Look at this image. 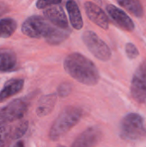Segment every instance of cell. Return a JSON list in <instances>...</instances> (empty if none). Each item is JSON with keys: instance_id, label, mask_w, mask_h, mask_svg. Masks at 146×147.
Segmentation results:
<instances>
[{"instance_id": "obj_19", "label": "cell", "mask_w": 146, "mask_h": 147, "mask_svg": "<svg viewBox=\"0 0 146 147\" xmlns=\"http://www.w3.org/2000/svg\"><path fill=\"white\" fill-rule=\"evenodd\" d=\"M126 53L127 57L131 59H136L139 56V50L133 43H127L126 45Z\"/></svg>"}, {"instance_id": "obj_1", "label": "cell", "mask_w": 146, "mask_h": 147, "mask_svg": "<svg viewBox=\"0 0 146 147\" xmlns=\"http://www.w3.org/2000/svg\"><path fill=\"white\" fill-rule=\"evenodd\" d=\"M64 68L72 78L83 84L93 86L100 80V73L96 65L79 53L68 54L64 61Z\"/></svg>"}, {"instance_id": "obj_3", "label": "cell", "mask_w": 146, "mask_h": 147, "mask_svg": "<svg viewBox=\"0 0 146 147\" xmlns=\"http://www.w3.org/2000/svg\"><path fill=\"white\" fill-rule=\"evenodd\" d=\"M120 137L126 140H139L146 137L144 118L135 113L126 115L120 126Z\"/></svg>"}, {"instance_id": "obj_24", "label": "cell", "mask_w": 146, "mask_h": 147, "mask_svg": "<svg viewBox=\"0 0 146 147\" xmlns=\"http://www.w3.org/2000/svg\"><path fill=\"white\" fill-rule=\"evenodd\" d=\"M14 147H25V146H24V142H23L22 140H19V141H17V142L15 144Z\"/></svg>"}, {"instance_id": "obj_6", "label": "cell", "mask_w": 146, "mask_h": 147, "mask_svg": "<svg viewBox=\"0 0 146 147\" xmlns=\"http://www.w3.org/2000/svg\"><path fill=\"white\" fill-rule=\"evenodd\" d=\"M133 98L139 103L146 102V60L137 68L131 84Z\"/></svg>"}, {"instance_id": "obj_23", "label": "cell", "mask_w": 146, "mask_h": 147, "mask_svg": "<svg viewBox=\"0 0 146 147\" xmlns=\"http://www.w3.org/2000/svg\"><path fill=\"white\" fill-rule=\"evenodd\" d=\"M7 10H8L7 6L3 3H0V16H3L5 12H7Z\"/></svg>"}, {"instance_id": "obj_2", "label": "cell", "mask_w": 146, "mask_h": 147, "mask_svg": "<svg viewBox=\"0 0 146 147\" xmlns=\"http://www.w3.org/2000/svg\"><path fill=\"white\" fill-rule=\"evenodd\" d=\"M83 115V111L77 107H67L58 116L49 131V138L52 141L59 140L75 127Z\"/></svg>"}, {"instance_id": "obj_22", "label": "cell", "mask_w": 146, "mask_h": 147, "mask_svg": "<svg viewBox=\"0 0 146 147\" xmlns=\"http://www.w3.org/2000/svg\"><path fill=\"white\" fill-rule=\"evenodd\" d=\"M8 135V129L5 127H0V147H4Z\"/></svg>"}, {"instance_id": "obj_15", "label": "cell", "mask_w": 146, "mask_h": 147, "mask_svg": "<svg viewBox=\"0 0 146 147\" xmlns=\"http://www.w3.org/2000/svg\"><path fill=\"white\" fill-rule=\"evenodd\" d=\"M66 9L69 14L70 22L71 26L75 29L80 30L83 26V21L77 3L72 0L68 1L66 3Z\"/></svg>"}, {"instance_id": "obj_13", "label": "cell", "mask_w": 146, "mask_h": 147, "mask_svg": "<svg viewBox=\"0 0 146 147\" xmlns=\"http://www.w3.org/2000/svg\"><path fill=\"white\" fill-rule=\"evenodd\" d=\"M17 58L9 49H0V72H10L15 70Z\"/></svg>"}, {"instance_id": "obj_18", "label": "cell", "mask_w": 146, "mask_h": 147, "mask_svg": "<svg viewBox=\"0 0 146 147\" xmlns=\"http://www.w3.org/2000/svg\"><path fill=\"white\" fill-rule=\"evenodd\" d=\"M28 128V122L27 121H22V123H20L18 125V127L15 128V133H14V135H13V138L14 139H20L22 138L27 132Z\"/></svg>"}, {"instance_id": "obj_5", "label": "cell", "mask_w": 146, "mask_h": 147, "mask_svg": "<svg viewBox=\"0 0 146 147\" xmlns=\"http://www.w3.org/2000/svg\"><path fill=\"white\" fill-rule=\"evenodd\" d=\"M82 39L89 51L96 58L102 61L110 59L112 53L109 47L95 32L90 30L85 31L82 35Z\"/></svg>"}, {"instance_id": "obj_9", "label": "cell", "mask_w": 146, "mask_h": 147, "mask_svg": "<svg viewBox=\"0 0 146 147\" xmlns=\"http://www.w3.org/2000/svg\"><path fill=\"white\" fill-rule=\"evenodd\" d=\"M44 16L53 26L63 29H68L69 23L67 21V17L63 8L59 4L48 7L46 9L44 10Z\"/></svg>"}, {"instance_id": "obj_7", "label": "cell", "mask_w": 146, "mask_h": 147, "mask_svg": "<svg viewBox=\"0 0 146 147\" xmlns=\"http://www.w3.org/2000/svg\"><path fill=\"white\" fill-rule=\"evenodd\" d=\"M28 109L27 102L22 99H15L0 109V126L22 119Z\"/></svg>"}, {"instance_id": "obj_16", "label": "cell", "mask_w": 146, "mask_h": 147, "mask_svg": "<svg viewBox=\"0 0 146 147\" xmlns=\"http://www.w3.org/2000/svg\"><path fill=\"white\" fill-rule=\"evenodd\" d=\"M17 27L16 21L12 18L0 19V37L9 38L15 31Z\"/></svg>"}, {"instance_id": "obj_21", "label": "cell", "mask_w": 146, "mask_h": 147, "mask_svg": "<svg viewBox=\"0 0 146 147\" xmlns=\"http://www.w3.org/2000/svg\"><path fill=\"white\" fill-rule=\"evenodd\" d=\"M61 3V1H42V0H40V1H37L36 3V7L38 9H45V8H48L50 6H52V5H56V4H60Z\"/></svg>"}, {"instance_id": "obj_17", "label": "cell", "mask_w": 146, "mask_h": 147, "mask_svg": "<svg viewBox=\"0 0 146 147\" xmlns=\"http://www.w3.org/2000/svg\"><path fill=\"white\" fill-rule=\"evenodd\" d=\"M118 3L137 17H141L144 15V9L139 1L123 0V1H118Z\"/></svg>"}, {"instance_id": "obj_20", "label": "cell", "mask_w": 146, "mask_h": 147, "mask_svg": "<svg viewBox=\"0 0 146 147\" xmlns=\"http://www.w3.org/2000/svg\"><path fill=\"white\" fill-rule=\"evenodd\" d=\"M71 91V85L68 83H62L58 88V93L60 96L65 97Z\"/></svg>"}, {"instance_id": "obj_4", "label": "cell", "mask_w": 146, "mask_h": 147, "mask_svg": "<svg viewBox=\"0 0 146 147\" xmlns=\"http://www.w3.org/2000/svg\"><path fill=\"white\" fill-rule=\"evenodd\" d=\"M57 27L39 16L27 18L22 25V33L30 38H45L46 40L52 34Z\"/></svg>"}, {"instance_id": "obj_10", "label": "cell", "mask_w": 146, "mask_h": 147, "mask_svg": "<svg viewBox=\"0 0 146 147\" xmlns=\"http://www.w3.org/2000/svg\"><path fill=\"white\" fill-rule=\"evenodd\" d=\"M85 12L87 16L97 26L107 30L109 26V22L105 12L96 3L92 2H85Z\"/></svg>"}, {"instance_id": "obj_11", "label": "cell", "mask_w": 146, "mask_h": 147, "mask_svg": "<svg viewBox=\"0 0 146 147\" xmlns=\"http://www.w3.org/2000/svg\"><path fill=\"white\" fill-rule=\"evenodd\" d=\"M107 12L109 16L115 22V23L126 31H133L134 29V22L133 20L120 8L116 7L114 4H108L106 7Z\"/></svg>"}, {"instance_id": "obj_12", "label": "cell", "mask_w": 146, "mask_h": 147, "mask_svg": "<svg viewBox=\"0 0 146 147\" xmlns=\"http://www.w3.org/2000/svg\"><path fill=\"white\" fill-rule=\"evenodd\" d=\"M24 86V80L23 79H17L12 78L8 80L3 89L0 90V102H3L9 99V97L18 94L22 91Z\"/></svg>"}, {"instance_id": "obj_8", "label": "cell", "mask_w": 146, "mask_h": 147, "mask_svg": "<svg viewBox=\"0 0 146 147\" xmlns=\"http://www.w3.org/2000/svg\"><path fill=\"white\" fill-rule=\"evenodd\" d=\"M102 136V131L98 127H89L75 140L71 147H96Z\"/></svg>"}, {"instance_id": "obj_14", "label": "cell", "mask_w": 146, "mask_h": 147, "mask_svg": "<svg viewBox=\"0 0 146 147\" xmlns=\"http://www.w3.org/2000/svg\"><path fill=\"white\" fill-rule=\"evenodd\" d=\"M57 102V95L56 94H50L42 96L37 105L36 108V114L40 117H44L47 115H49L54 106L56 105Z\"/></svg>"}]
</instances>
